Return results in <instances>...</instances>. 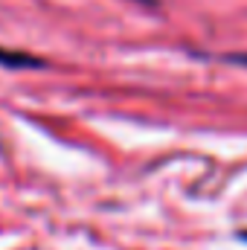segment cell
<instances>
[{
    "instance_id": "6da1fadb",
    "label": "cell",
    "mask_w": 247,
    "mask_h": 250,
    "mask_svg": "<svg viewBox=\"0 0 247 250\" xmlns=\"http://www.w3.org/2000/svg\"><path fill=\"white\" fill-rule=\"evenodd\" d=\"M0 64H9V67H41V59L29 56V53H12V50H0Z\"/></svg>"
},
{
    "instance_id": "7a4b0ae2",
    "label": "cell",
    "mask_w": 247,
    "mask_h": 250,
    "mask_svg": "<svg viewBox=\"0 0 247 250\" xmlns=\"http://www.w3.org/2000/svg\"><path fill=\"white\" fill-rule=\"evenodd\" d=\"M230 62H236V64H245L247 67V53H236V56H227Z\"/></svg>"
}]
</instances>
